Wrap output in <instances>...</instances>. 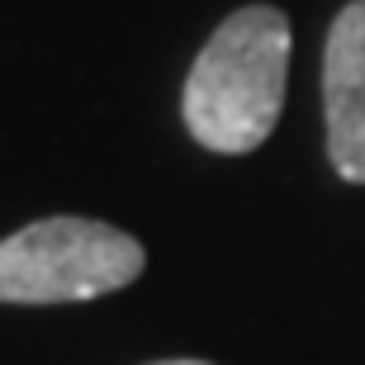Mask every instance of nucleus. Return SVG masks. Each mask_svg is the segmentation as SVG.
<instances>
[{"label":"nucleus","mask_w":365,"mask_h":365,"mask_svg":"<svg viewBox=\"0 0 365 365\" xmlns=\"http://www.w3.org/2000/svg\"><path fill=\"white\" fill-rule=\"evenodd\" d=\"M289 19L275 5L228 14L204 43L185 81V128L209 152H252L271 138L284 109Z\"/></svg>","instance_id":"f257e3e1"},{"label":"nucleus","mask_w":365,"mask_h":365,"mask_svg":"<svg viewBox=\"0 0 365 365\" xmlns=\"http://www.w3.org/2000/svg\"><path fill=\"white\" fill-rule=\"evenodd\" d=\"M148 252L100 218L57 214L0 242V304H81L133 284Z\"/></svg>","instance_id":"f03ea898"},{"label":"nucleus","mask_w":365,"mask_h":365,"mask_svg":"<svg viewBox=\"0 0 365 365\" xmlns=\"http://www.w3.org/2000/svg\"><path fill=\"white\" fill-rule=\"evenodd\" d=\"M323 114L337 176L365 185V0H351L332 19L323 57Z\"/></svg>","instance_id":"7ed1b4c3"},{"label":"nucleus","mask_w":365,"mask_h":365,"mask_svg":"<svg viewBox=\"0 0 365 365\" xmlns=\"http://www.w3.org/2000/svg\"><path fill=\"white\" fill-rule=\"evenodd\" d=\"M152 365H209V361H152Z\"/></svg>","instance_id":"20e7f679"}]
</instances>
